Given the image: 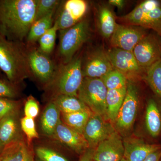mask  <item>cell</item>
Wrapping results in <instances>:
<instances>
[{
  "mask_svg": "<svg viewBox=\"0 0 161 161\" xmlns=\"http://www.w3.org/2000/svg\"><path fill=\"white\" fill-rule=\"evenodd\" d=\"M37 0H0V35L22 42L35 21Z\"/></svg>",
  "mask_w": 161,
  "mask_h": 161,
  "instance_id": "obj_1",
  "label": "cell"
},
{
  "mask_svg": "<svg viewBox=\"0 0 161 161\" xmlns=\"http://www.w3.org/2000/svg\"><path fill=\"white\" fill-rule=\"evenodd\" d=\"M0 69L12 83L32 75L27 48L22 42L11 41L0 35Z\"/></svg>",
  "mask_w": 161,
  "mask_h": 161,
  "instance_id": "obj_2",
  "label": "cell"
},
{
  "mask_svg": "<svg viewBox=\"0 0 161 161\" xmlns=\"http://www.w3.org/2000/svg\"><path fill=\"white\" fill-rule=\"evenodd\" d=\"M83 78L82 60L74 58L68 63H61L56 68L53 77L47 87L53 92V98L59 95L78 97Z\"/></svg>",
  "mask_w": 161,
  "mask_h": 161,
  "instance_id": "obj_3",
  "label": "cell"
},
{
  "mask_svg": "<svg viewBox=\"0 0 161 161\" xmlns=\"http://www.w3.org/2000/svg\"><path fill=\"white\" fill-rule=\"evenodd\" d=\"M119 19L127 25L152 29L161 38V1H144Z\"/></svg>",
  "mask_w": 161,
  "mask_h": 161,
  "instance_id": "obj_4",
  "label": "cell"
},
{
  "mask_svg": "<svg viewBox=\"0 0 161 161\" xmlns=\"http://www.w3.org/2000/svg\"><path fill=\"white\" fill-rule=\"evenodd\" d=\"M60 31L58 53L61 63L66 64L73 60L75 53L89 39V22L84 19L75 26Z\"/></svg>",
  "mask_w": 161,
  "mask_h": 161,
  "instance_id": "obj_5",
  "label": "cell"
},
{
  "mask_svg": "<svg viewBox=\"0 0 161 161\" xmlns=\"http://www.w3.org/2000/svg\"><path fill=\"white\" fill-rule=\"evenodd\" d=\"M108 91L101 78L85 77L78 91V97L93 113L101 115L108 120L106 106Z\"/></svg>",
  "mask_w": 161,
  "mask_h": 161,
  "instance_id": "obj_6",
  "label": "cell"
},
{
  "mask_svg": "<svg viewBox=\"0 0 161 161\" xmlns=\"http://www.w3.org/2000/svg\"><path fill=\"white\" fill-rule=\"evenodd\" d=\"M138 91L133 82L128 81L125 97L115 124V130L121 136L126 135L132 129L138 111Z\"/></svg>",
  "mask_w": 161,
  "mask_h": 161,
  "instance_id": "obj_7",
  "label": "cell"
},
{
  "mask_svg": "<svg viewBox=\"0 0 161 161\" xmlns=\"http://www.w3.org/2000/svg\"><path fill=\"white\" fill-rule=\"evenodd\" d=\"M107 53L114 69L122 73L128 81L133 82L146 70L140 66L132 52L112 47Z\"/></svg>",
  "mask_w": 161,
  "mask_h": 161,
  "instance_id": "obj_8",
  "label": "cell"
},
{
  "mask_svg": "<svg viewBox=\"0 0 161 161\" xmlns=\"http://www.w3.org/2000/svg\"><path fill=\"white\" fill-rule=\"evenodd\" d=\"M132 53L140 66L147 69L161 59V38L147 34L136 45Z\"/></svg>",
  "mask_w": 161,
  "mask_h": 161,
  "instance_id": "obj_9",
  "label": "cell"
},
{
  "mask_svg": "<svg viewBox=\"0 0 161 161\" xmlns=\"http://www.w3.org/2000/svg\"><path fill=\"white\" fill-rule=\"evenodd\" d=\"M145 28L140 26L117 23L110 38L112 47L132 52L137 44L147 36Z\"/></svg>",
  "mask_w": 161,
  "mask_h": 161,
  "instance_id": "obj_10",
  "label": "cell"
},
{
  "mask_svg": "<svg viewBox=\"0 0 161 161\" xmlns=\"http://www.w3.org/2000/svg\"><path fill=\"white\" fill-rule=\"evenodd\" d=\"M116 131L114 125L103 116L92 113L83 130V135L89 148L98 144Z\"/></svg>",
  "mask_w": 161,
  "mask_h": 161,
  "instance_id": "obj_11",
  "label": "cell"
},
{
  "mask_svg": "<svg viewBox=\"0 0 161 161\" xmlns=\"http://www.w3.org/2000/svg\"><path fill=\"white\" fill-rule=\"evenodd\" d=\"M88 10L84 0H68L64 2L54 23L59 31L68 29L83 20Z\"/></svg>",
  "mask_w": 161,
  "mask_h": 161,
  "instance_id": "obj_12",
  "label": "cell"
},
{
  "mask_svg": "<svg viewBox=\"0 0 161 161\" xmlns=\"http://www.w3.org/2000/svg\"><path fill=\"white\" fill-rule=\"evenodd\" d=\"M27 52L32 74L47 85L53 77L57 67L48 55L39 48H27Z\"/></svg>",
  "mask_w": 161,
  "mask_h": 161,
  "instance_id": "obj_13",
  "label": "cell"
},
{
  "mask_svg": "<svg viewBox=\"0 0 161 161\" xmlns=\"http://www.w3.org/2000/svg\"><path fill=\"white\" fill-rule=\"evenodd\" d=\"M123 139L116 131L98 144L95 149L94 161H119L124 158Z\"/></svg>",
  "mask_w": 161,
  "mask_h": 161,
  "instance_id": "obj_14",
  "label": "cell"
},
{
  "mask_svg": "<svg viewBox=\"0 0 161 161\" xmlns=\"http://www.w3.org/2000/svg\"><path fill=\"white\" fill-rule=\"evenodd\" d=\"M113 69L107 53L102 51L90 53L82 62L84 78H102Z\"/></svg>",
  "mask_w": 161,
  "mask_h": 161,
  "instance_id": "obj_15",
  "label": "cell"
},
{
  "mask_svg": "<svg viewBox=\"0 0 161 161\" xmlns=\"http://www.w3.org/2000/svg\"><path fill=\"white\" fill-rule=\"evenodd\" d=\"M123 144L124 158L127 161H144L151 153L160 149L158 145L147 143L134 136L125 137Z\"/></svg>",
  "mask_w": 161,
  "mask_h": 161,
  "instance_id": "obj_16",
  "label": "cell"
},
{
  "mask_svg": "<svg viewBox=\"0 0 161 161\" xmlns=\"http://www.w3.org/2000/svg\"><path fill=\"white\" fill-rule=\"evenodd\" d=\"M53 136L78 154H82L89 148L83 134L68 126L61 120Z\"/></svg>",
  "mask_w": 161,
  "mask_h": 161,
  "instance_id": "obj_17",
  "label": "cell"
},
{
  "mask_svg": "<svg viewBox=\"0 0 161 161\" xmlns=\"http://www.w3.org/2000/svg\"><path fill=\"white\" fill-rule=\"evenodd\" d=\"M145 123L147 131L151 136L156 137L159 135L161 131V114L158 105L153 98L147 102Z\"/></svg>",
  "mask_w": 161,
  "mask_h": 161,
  "instance_id": "obj_18",
  "label": "cell"
},
{
  "mask_svg": "<svg viewBox=\"0 0 161 161\" xmlns=\"http://www.w3.org/2000/svg\"><path fill=\"white\" fill-rule=\"evenodd\" d=\"M98 26L101 35L103 37L111 38L116 27L115 15L108 6H99L98 10Z\"/></svg>",
  "mask_w": 161,
  "mask_h": 161,
  "instance_id": "obj_19",
  "label": "cell"
},
{
  "mask_svg": "<svg viewBox=\"0 0 161 161\" xmlns=\"http://www.w3.org/2000/svg\"><path fill=\"white\" fill-rule=\"evenodd\" d=\"M127 88L122 89L108 90L106 98L107 119L114 125L119 112L123 103Z\"/></svg>",
  "mask_w": 161,
  "mask_h": 161,
  "instance_id": "obj_20",
  "label": "cell"
},
{
  "mask_svg": "<svg viewBox=\"0 0 161 161\" xmlns=\"http://www.w3.org/2000/svg\"><path fill=\"white\" fill-rule=\"evenodd\" d=\"M61 113H70L90 110L78 97L67 95L55 96L53 101Z\"/></svg>",
  "mask_w": 161,
  "mask_h": 161,
  "instance_id": "obj_21",
  "label": "cell"
},
{
  "mask_svg": "<svg viewBox=\"0 0 161 161\" xmlns=\"http://www.w3.org/2000/svg\"><path fill=\"white\" fill-rule=\"evenodd\" d=\"M60 111L53 101L47 106L41 119V126L47 135H53L55 130L60 121Z\"/></svg>",
  "mask_w": 161,
  "mask_h": 161,
  "instance_id": "obj_22",
  "label": "cell"
},
{
  "mask_svg": "<svg viewBox=\"0 0 161 161\" xmlns=\"http://www.w3.org/2000/svg\"><path fill=\"white\" fill-rule=\"evenodd\" d=\"M26 147L23 141L14 139L4 146L0 161H23Z\"/></svg>",
  "mask_w": 161,
  "mask_h": 161,
  "instance_id": "obj_23",
  "label": "cell"
},
{
  "mask_svg": "<svg viewBox=\"0 0 161 161\" xmlns=\"http://www.w3.org/2000/svg\"><path fill=\"white\" fill-rule=\"evenodd\" d=\"M55 11L35 21L30 29L27 36L28 43L32 44L38 41L40 38L53 26L54 14Z\"/></svg>",
  "mask_w": 161,
  "mask_h": 161,
  "instance_id": "obj_24",
  "label": "cell"
},
{
  "mask_svg": "<svg viewBox=\"0 0 161 161\" xmlns=\"http://www.w3.org/2000/svg\"><path fill=\"white\" fill-rule=\"evenodd\" d=\"M92 113L91 110L62 113V119L68 126L83 134L85 127Z\"/></svg>",
  "mask_w": 161,
  "mask_h": 161,
  "instance_id": "obj_25",
  "label": "cell"
},
{
  "mask_svg": "<svg viewBox=\"0 0 161 161\" xmlns=\"http://www.w3.org/2000/svg\"><path fill=\"white\" fill-rule=\"evenodd\" d=\"M14 113L6 115L0 120V142L4 146L15 139L17 127Z\"/></svg>",
  "mask_w": 161,
  "mask_h": 161,
  "instance_id": "obj_26",
  "label": "cell"
},
{
  "mask_svg": "<svg viewBox=\"0 0 161 161\" xmlns=\"http://www.w3.org/2000/svg\"><path fill=\"white\" fill-rule=\"evenodd\" d=\"M145 73V80L153 92L161 98V59L147 69Z\"/></svg>",
  "mask_w": 161,
  "mask_h": 161,
  "instance_id": "obj_27",
  "label": "cell"
},
{
  "mask_svg": "<svg viewBox=\"0 0 161 161\" xmlns=\"http://www.w3.org/2000/svg\"><path fill=\"white\" fill-rule=\"evenodd\" d=\"M101 79L108 90L126 88L128 82L126 77L119 71L114 69Z\"/></svg>",
  "mask_w": 161,
  "mask_h": 161,
  "instance_id": "obj_28",
  "label": "cell"
},
{
  "mask_svg": "<svg viewBox=\"0 0 161 161\" xmlns=\"http://www.w3.org/2000/svg\"><path fill=\"white\" fill-rule=\"evenodd\" d=\"M58 31V26L54 23L53 26L40 38L38 40L39 49L41 52L48 55L51 53L54 48Z\"/></svg>",
  "mask_w": 161,
  "mask_h": 161,
  "instance_id": "obj_29",
  "label": "cell"
},
{
  "mask_svg": "<svg viewBox=\"0 0 161 161\" xmlns=\"http://www.w3.org/2000/svg\"><path fill=\"white\" fill-rule=\"evenodd\" d=\"M60 3L58 0H37L35 21L55 11Z\"/></svg>",
  "mask_w": 161,
  "mask_h": 161,
  "instance_id": "obj_30",
  "label": "cell"
},
{
  "mask_svg": "<svg viewBox=\"0 0 161 161\" xmlns=\"http://www.w3.org/2000/svg\"><path fill=\"white\" fill-rule=\"evenodd\" d=\"M36 153L42 161H68L63 156L46 147H38Z\"/></svg>",
  "mask_w": 161,
  "mask_h": 161,
  "instance_id": "obj_31",
  "label": "cell"
},
{
  "mask_svg": "<svg viewBox=\"0 0 161 161\" xmlns=\"http://www.w3.org/2000/svg\"><path fill=\"white\" fill-rule=\"evenodd\" d=\"M21 125L22 130L26 134L29 142L33 139L39 137V135L36 130L34 119L24 116L21 119Z\"/></svg>",
  "mask_w": 161,
  "mask_h": 161,
  "instance_id": "obj_32",
  "label": "cell"
},
{
  "mask_svg": "<svg viewBox=\"0 0 161 161\" xmlns=\"http://www.w3.org/2000/svg\"><path fill=\"white\" fill-rule=\"evenodd\" d=\"M40 108L39 104L33 96H30L27 98L24 107L25 116L35 119L39 114Z\"/></svg>",
  "mask_w": 161,
  "mask_h": 161,
  "instance_id": "obj_33",
  "label": "cell"
},
{
  "mask_svg": "<svg viewBox=\"0 0 161 161\" xmlns=\"http://www.w3.org/2000/svg\"><path fill=\"white\" fill-rule=\"evenodd\" d=\"M17 103L7 98H0V120L6 115L14 113Z\"/></svg>",
  "mask_w": 161,
  "mask_h": 161,
  "instance_id": "obj_34",
  "label": "cell"
},
{
  "mask_svg": "<svg viewBox=\"0 0 161 161\" xmlns=\"http://www.w3.org/2000/svg\"><path fill=\"white\" fill-rule=\"evenodd\" d=\"M11 83L0 80V98H11L17 96V92Z\"/></svg>",
  "mask_w": 161,
  "mask_h": 161,
  "instance_id": "obj_35",
  "label": "cell"
},
{
  "mask_svg": "<svg viewBox=\"0 0 161 161\" xmlns=\"http://www.w3.org/2000/svg\"><path fill=\"white\" fill-rule=\"evenodd\" d=\"M95 148H89L81 154L79 161H94V152Z\"/></svg>",
  "mask_w": 161,
  "mask_h": 161,
  "instance_id": "obj_36",
  "label": "cell"
},
{
  "mask_svg": "<svg viewBox=\"0 0 161 161\" xmlns=\"http://www.w3.org/2000/svg\"><path fill=\"white\" fill-rule=\"evenodd\" d=\"M144 161H161V149L151 153Z\"/></svg>",
  "mask_w": 161,
  "mask_h": 161,
  "instance_id": "obj_37",
  "label": "cell"
},
{
  "mask_svg": "<svg viewBox=\"0 0 161 161\" xmlns=\"http://www.w3.org/2000/svg\"><path fill=\"white\" fill-rule=\"evenodd\" d=\"M109 4L111 6L117 7L119 10H122L125 7V2L123 0H110Z\"/></svg>",
  "mask_w": 161,
  "mask_h": 161,
  "instance_id": "obj_38",
  "label": "cell"
},
{
  "mask_svg": "<svg viewBox=\"0 0 161 161\" xmlns=\"http://www.w3.org/2000/svg\"><path fill=\"white\" fill-rule=\"evenodd\" d=\"M23 161H34V157L33 153L31 150L28 149V147H26L25 151V155Z\"/></svg>",
  "mask_w": 161,
  "mask_h": 161,
  "instance_id": "obj_39",
  "label": "cell"
},
{
  "mask_svg": "<svg viewBox=\"0 0 161 161\" xmlns=\"http://www.w3.org/2000/svg\"><path fill=\"white\" fill-rule=\"evenodd\" d=\"M4 146H3V144L1 143L0 142V154H1V153H2V151H3V148H4Z\"/></svg>",
  "mask_w": 161,
  "mask_h": 161,
  "instance_id": "obj_40",
  "label": "cell"
},
{
  "mask_svg": "<svg viewBox=\"0 0 161 161\" xmlns=\"http://www.w3.org/2000/svg\"><path fill=\"white\" fill-rule=\"evenodd\" d=\"M119 161H127L125 159V158H123L121 160H120Z\"/></svg>",
  "mask_w": 161,
  "mask_h": 161,
  "instance_id": "obj_41",
  "label": "cell"
},
{
  "mask_svg": "<svg viewBox=\"0 0 161 161\" xmlns=\"http://www.w3.org/2000/svg\"><path fill=\"white\" fill-rule=\"evenodd\" d=\"M41 161V160H40V161Z\"/></svg>",
  "mask_w": 161,
  "mask_h": 161,
  "instance_id": "obj_42",
  "label": "cell"
}]
</instances>
